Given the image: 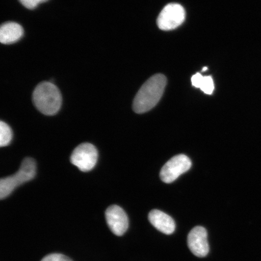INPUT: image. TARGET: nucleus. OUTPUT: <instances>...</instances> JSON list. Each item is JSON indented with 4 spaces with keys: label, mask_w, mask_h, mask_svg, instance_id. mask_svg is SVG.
I'll return each instance as SVG.
<instances>
[{
    "label": "nucleus",
    "mask_w": 261,
    "mask_h": 261,
    "mask_svg": "<svg viewBox=\"0 0 261 261\" xmlns=\"http://www.w3.org/2000/svg\"><path fill=\"white\" fill-rule=\"evenodd\" d=\"M167 80L164 75L156 74L143 85L133 101L134 112L142 114L154 108L164 93Z\"/></svg>",
    "instance_id": "obj_1"
},
{
    "label": "nucleus",
    "mask_w": 261,
    "mask_h": 261,
    "mask_svg": "<svg viewBox=\"0 0 261 261\" xmlns=\"http://www.w3.org/2000/svg\"><path fill=\"white\" fill-rule=\"evenodd\" d=\"M32 99L36 108L45 115H55L61 107L60 91L50 82L38 84L33 93Z\"/></svg>",
    "instance_id": "obj_2"
},
{
    "label": "nucleus",
    "mask_w": 261,
    "mask_h": 261,
    "mask_svg": "<svg viewBox=\"0 0 261 261\" xmlns=\"http://www.w3.org/2000/svg\"><path fill=\"white\" fill-rule=\"evenodd\" d=\"M37 170L35 161L31 158L23 160L19 171L0 181V198L3 200L12 194L19 186L31 180L35 177Z\"/></svg>",
    "instance_id": "obj_3"
},
{
    "label": "nucleus",
    "mask_w": 261,
    "mask_h": 261,
    "mask_svg": "<svg viewBox=\"0 0 261 261\" xmlns=\"http://www.w3.org/2000/svg\"><path fill=\"white\" fill-rule=\"evenodd\" d=\"M98 153L95 146L84 143L77 146L71 155V163L80 170L88 172L94 168L97 161Z\"/></svg>",
    "instance_id": "obj_4"
},
{
    "label": "nucleus",
    "mask_w": 261,
    "mask_h": 261,
    "mask_svg": "<svg viewBox=\"0 0 261 261\" xmlns=\"http://www.w3.org/2000/svg\"><path fill=\"white\" fill-rule=\"evenodd\" d=\"M185 10L177 3H171L163 9L158 18V27L163 31H171L185 21Z\"/></svg>",
    "instance_id": "obj_5"
},
{
    "label": "nucleus",
    "mask_w": 261,
    "mask_h": 261,
    "mask_svg": "<svg viewBox=\"0 0 261 261\" xmlns=\"http://www.w3.org/2000/svg\"><path fill=\"white\" fill-rule=\"evenodd\" d=\"M192 163L190 159L184 154L175 155L163 166L160 176L166 184H171L179 176L190 169Z\"/></svg>",
    "instance_id": "obj_6"
},
{
    "label": "nucleus",
    "mask_w": 261,
    "mask_h": 261,
    "mask_svg": "<svg viewBox=\"0 0 261 261\" xmlns=\"http://www.w3.org/2000/svg\"><path fill=\"white\" fill-rule=\"evenodd\" d=\"M106 221L110 230L117 236H122L128 229L129 221L123 208L117 205H111L106 212Z\"/></svg>",
    "instance_id": "obj_7"
},
{
    "label": "nucleus",
    "mask_w": 261,
    "mask_h": 261,
    "mask_svg": "<svg viewBox=\"0 0 261 261\" xmlns=\"http://www.w3.org/2000/svg\"><path fill=\"white\" fill-rule=\"evenodd\" d=\"M188 245L189 250L196 256L203 257L206 256L210 251V246L205 228L201 226L192 228L188 234Z\"/></svg>",
    "instance_id": "obj_8"
},
{
    "label": "nucleus",
    "mask_w": 261,
    "mask_h": 261,
    "mask_svg": "<svg viewBox=\"0 0 261 261\" xmlns=\"http://www.w3.org/2000/svg\"><path fill=\"white\" fill-rule=\"evenodd\" d=\"M148 219L155 228L166 234H171L175 229V221L168 215L159 210L149 212Z\"/></svg>",
    "instance_id": "obj_9"
},
{
    "label": "nucleus",
    "mask_w": 261,
    "mask_h": 261,
    "mask_svg": "<svg viewBox=\"0 0 261 261\" xmlns=\"http://www.w3.org/2000/svg\"><path fill=\"white\" fill-rule=\"evenodd\" d=\"M24 34L20 24L15 22H7L0 28V41L2 44H11L18 41Z\"/></svg>",
    "instance_id": "obj_10"
},
{
    "label": "nucleus",
    "mask_w": 261,
    "mask_h": 261,
    "mask_svg": "<svg viewBox=\"0 0 261 261\" xmlns=\"http://www.w3.org/2000/svg\"><path fill=\"white\" fill-rule=\"evenodd\" d=\"M192 86L199 88L205 94H212L215 89L214 80L210 76H203L200 73H197L192 76Z\"/></svg>",
    "instance_id": "obj_11"
},
{
    "label": "nucleus",
    "mask_w": 261,
    "mask_h": 261,
    "mask_svg": "<svg viewBox=\"0 0 261 261\" xmlns=\"http://www.w3.org/2000/svg\"><path fill=\"white\" fill-rule=\"evenodd\" d=\"M12 139L11 128L7 123L1 121L0 122V146H8Z\"/></svg>",
    "instance_id": "obj_12"
},
{
    "label": "nucleus",
    "mask_w": 261,
    "mask_h": 261,
    "mask_svg": "<svg viewBox=\"0 0 261 261\" xmlns=\"http://www.w3.org/2000/svg\"><path fill=\"white\" fill-rule=\"evenodd\" d=\"M41 261H73L69 257L60 253H53L44 257Z\"/></svg>",
    "instance_id": "obj_13"
},
{
    "label": "nucleus",
    "mask_w": 261,
    "mask_h": 261,
    "mask_svg": "<svg viewBox=\"0 0 261 261\" xmlns=\"http://www.w3.org/2000/svg\"><path fill=\"white\" fill-rule=\"evenodd\" d=\"M25 8L29 9H34L37 7L40 3L47 2V0H19Z\"/></svg>",
    "instance_id": "obj_14"
},
{
    "label": "nucleus",
    "mask_w": 261,
    "mask_h": 261,
    "mask_svg": "<svg viewBox=\"0 0 261 261\" xmlns=\"http://www.w3.org/2000/svg\"><path fill=\"white\" fill-rule=\"evenodd\" d=\"M207 70V67H204L203 69V71H205V70Z\"/></svg>",
    "instance_id": "obj_15"
}]
</instances>
